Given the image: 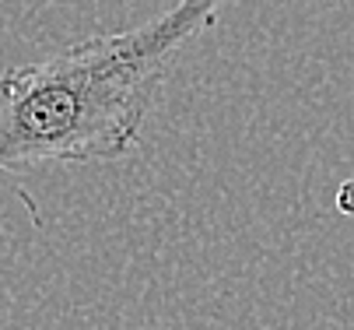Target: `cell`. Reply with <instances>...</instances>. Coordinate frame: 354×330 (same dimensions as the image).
Masks as SVG:
<instances>
[{
    "mask_svg": "<svg viewBox=\"0 0 354 330\" xmlns=\"http://www.w3.org/2000/svg\"><path fill=\"white\" fill-rule=\"evenodd\" d=\"M225 0H176L151 21L91 35L0 74V172L127 155L176 57L204 35Z\"/></svg>",
    "mask_w": 354,
    "mask_h": 330,
    "instance_id": "1",
    "label": "cell"
},
{
    "mask_svg": "<svg viewBox=\"0 0 354 330\" xmlns=\"http://www.w3.org/2000/svg\"><path fill=\"white\" fill-rule=\"evenodd\" d=\"M337 211L340 214H354V179L340 183V190H337Z\"/></svg>",
    "mask_w": 354,
    "mask_h": 330,
    "instance_id": "2",
    "label": "cell"
}]
</instances>
